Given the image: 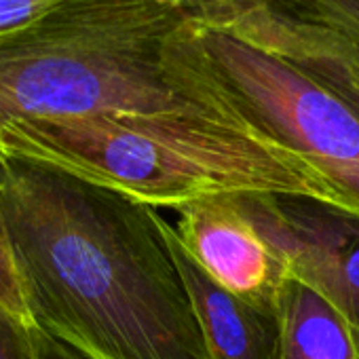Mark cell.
<instances>
[{
	"label": "cell",
	"instance_id": "cell-4",
	"mask_svg": "<svg viewBox=\"0 0 359 359\" xmlns=\"http://www.w3.org/2000/svg\"><path fill=\"white\" fill-rule=\"evenodd\" d=\"M167 55L222 112L306 161L359 212V116L340 97L195 11Z\"/></svg>",
	"mask_w": 359,
	"mask_h": 359
},
{
	"label": "cell",
	"instance_id": "cell-12",
	"mask_svg": "<svg viewBox=\"0 0 359 359\" xmlns=\"http://www.w3.org/2000/svg\"><path fill=\"white\" fill-rule=\"evenodd\" d=\"M34 325L0 309V359H36Z\"/></svg>",
	"mask_w": 359,
	"mask_h": 359
},
{
	"label": "cell",
	"instance_id": "cell-11",
	"mask_svg": "<svg viewBox=\"0 0 359 359\" xmlns=\"http://www.w3.org/2000/svg\"><path fill=\"white\" fill-rule=\"evenodd\" d=\"M0 309H5L18 319L34 325L30 309L24 298V290H22V281H20V273L15 266V258H13V250H11L3 214H0Z\"/></svg>",
	"mask_w": 359,
	"mask_h": 359
},
{
	"label": "cell",
	"instance_id": "cell-3",
	"mask_svg": "<svg viewBox=\"0 0 359 359\" xmlns=\"http://www.w3.org/2000/svg\"><path fill=\"white\" fill-rule=\"evenodd\" d=\"M191 11L193 0H62L0 34V129L91 114H205L237 123L167 57L171 34Z\"/></svg>",
	"mask_w": 359,
	"mask_h": 359
},
{
	"label": "cell",
	"instance_id": "cell-2",
	"mask_svg": "<svg viewBox=\"0 0 359 359\" xmlns=\"http://www.w3.org/2000/svg\"><path fill=\"white\" fill-rule=\"evenodd\" d=\"M0 154L57 165L152 208L220 195L348 201L306 161L243 125L205 114L32 118L0 129Z\"/></svg>",
	"mask_w": 359,
	"mask_h": 359
},
{
	"label": "cell",
	"instance_id": "cell-8",
	"mask_svg": "<svg viewBox=\"0 0 359 359\" xmlns=\"http://www.w3.org/2000/svg\"><path fill=\"white\" fill-rule=\"evenodd\" d=\"M165 235L193 298L195 313L216 359H277L279 323L254 304L216 283L191 256L171 222Z\"/></svg>",
	"mask_w": 359,
	"mask_h": 359
},
{
	"label": "cell",
	"instance_id": "cell-13",
	"mask_svg": "<svg viewBox=\"0 0 359 359\" xmlns=\"http://www.w3.org/2000/svg\"><path fill=\"white\" fill-rule=\"evenodd\" d=\"M60 3L62 0H0V34L39 20Z\"/></svg>",
	"mask_w": 359,
	"mask_h": 359
},
{
	"label": "cell",
	"instance_id": "cell-14",
	"mask_svg": "<svg viewBox=\"0 0 359 359\" xmlns=\"http://www.w3.org/2000/svg\"><path fill=\"white\" fill-rule=\"evenodd\" d=\"M34 344H36V359H87L62 340L53 338L39 325H34Z\"/></svg>",
	"mask_w": 359,
	"mask_h": 359
},
{
	"label": "cell",
	"instance_id": "cell-7",
	"mask_svg": "<svg viewBox=\"0 0 359 359\" xmlns=\"http://www.w3.org/2000/svg\"><path fill=\"white\" fill-rule=\"evenodd\" d=\"M193 11L298 66L359 116V43L283 15L260 0H195Z\"/></svg>",
	"mask_w": 359,
	"mask_h": 359
},
{
	"label": "cell",
	"instance_id": "cell-10",
	"mask_svg": "<svg viewBox=\"0 0 359 359\" xmlns=\"http://www.w3.org/2000/svg\"><path fill=\"white\" fill-rule=\"evenodd\" d=\"M260 3L283 15L340 32L359 43V0H260Z\"/></svg>",
	"mask_w": 359,
	"mask_h": 359
},
{
	"label": "cell",
	"instance_id": "cell-6",
	"mask_svg": "<svg viewBox=\"0 0 359 359\" xmlns=\"http://www.w3.org/2000/svg\"><path fill=\"white\" fill-rule=\"evenodd\" d=\"M175 212V233L195 262L216 283L277 317L292 271L241 210L237 195L208 197Z\"/></svg>",
	"mask_w": 359,
	"mask_h": 359
},
{
	"label": "cell",
	"instance_id": "cell-5",
	"mask_svg": "<svg viewBox=\"0 0 359 359\" xmlns=\"http://www.w3.org/2000/svg\"><path fill=\"white\" fill-rule=\"evenodd\" d=\"M237 201L281 252L292 277L321 294L359 340V212L279 195H237Z\"/></svg>",
	"mask_w": 359,
	"mask_h": 359
},
{
	"label": "cell",
	"instance_id": "cell-9",
	"mask_svg": "<svg viewBox=\"0 0 359 359\" xmlns=\"http://www.w3.org/2000/svg\"><path fill=\"white\" fill-rule=\"evenodd\" d=\"M277 323V359H359V340L348 321L296 277L285 287Z\"/></svg>",
	"mask_w": 359,
	"mask_h": 359
},
{
	"label": "cell",
	"instance_id": "cell-1",
	"mask_svg": "<svg viewBox=\"0 0 359 359\" xmlns=\"http://www.w3.org/2000/svg\"><path fill=\"white\" fill-rule=\"evenodd\" d=\"M0 214L34 325L87 359H216L156 208L0 154Z\"/></svg>",
	"mask_w": 359,
	"mask_h": 359
}]
</instances>
